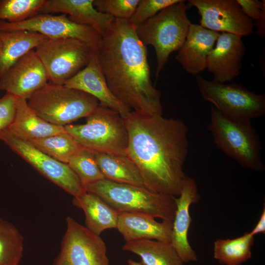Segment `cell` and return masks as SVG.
<instances>
[{
  "label": "cell",
  "mask_w": 265,
  "mask_h": 265,
  "mask_svg": "<svg viewBox=\"0 0 265 265\" xmlns=\"http://www.w3.org/2000/svg\"><path fill=\"white\" fill-rule=\"evenodd\" d=\"M129 134L127 156L138 168L144 186L156 193L179 196L186 175L188 127L181 120L132 111L124 118Z\"/></svg>",
  "instance_id": "6da1fadb"
},
{
  "label": "cell",
  "mask_w": 265,
  "mask_h": 265,
  "mask_svg": "<svg viewBox=\"0 0 265 265\" xmlns=\"http://www.w3.org/2000/svg\"><path fill=\"white\" fill-rule=\"evenodd\" d=\"M118 212H137L172 221L175 196L152 192L145 187L103 179L84 186Z\"/></svg>",
  "instance_id": "3957f363"
},
{
  "label": "cell",
  "mask_w": 265,
  "mask_h": 265,
  "mask_svg": "<svg viewBox=\"0 0 265 265\" xmlns=\"http://www.w3.org/2000/svg\"><path fill=\"white\" fill-rule=\"evenodd\" d=\"M254 241V236L250 232L233 239H217L213 257L222 265H240L251 258Z\"/></svg>",
  "instance_id": "484cf974"
},
{
  "label": "cell",
  "mask_w": 265,
  "mask_h": 265,
  "mask_svg": "<svg viewBox=\"0 0 265 265\" xmlns=\"http://www.w3.org/2000/svg\"><path fill=\"white\" fill-rule=\"evenodd\" d=\"M244 13L250 19L257 21L260 18L265 8V0H236Z\"/></svg>",
  "instance_id": "836d02e7"
},
{
  "label": "cell",
  "mask_w": 265,
  "mask_h": 265,
  "mask_svg": "<svg viewBox=\"0 0 265 265\" xmlns=\"http://www.w3.org/2000/svg\"><path fill=\"white\" fill-rule=\"evenodd\" d=\"M94 0H46L40 13H61L76 23L93 28L102 37L111 27L115 19L98 11Z\"/></svg>",
  "instance_id": "d6986e66"
},
{
  "label": "cell",
  "mask_w": 265,
  "mask_h": 265,
  "mask_svg": "<svg viewBox=\"0 0 265 265\" xmlns=\"http://www.w3.org/2000/svg\"><path fill=\"white\" fill-rule=\"evenodd\" d=\"M48 39L27 30L0 31V79L21 58Z\"/></svg>",
  "instance_id": "7402d4cb"
},
{
  "label": "cell",
  "mask_w": 265,
  "mask_h": 265,
  "mask_svg": "<svg viewBox=\"0 0 265 265\" xmlns=\"http://www.w3.org/2000/svg\"><path fill=\"white\" fill-rule=\"evenodd\" d=\"M254 236L258 234L265 233V206L264 205V209L260 217L259 220L253 229L250 232Z\"/></svg>",
  "instance_id": "e575fe53"
},
{
  "label": "cell",
  "mask_w": 265,
  "mask_h": 265,
  "mask_svg": "<svg viewBox=\"0 0 265 265\" xmlns=\"http://www.w3.org/2000/svg\"><path fill=\"white\" fill-rule=\"evenodd\" d=\"M220 33L191 23L183 45L175 57L188 74L197 76L207 68L208 55Z\"/></svg>",
  "instance_id": "ac0fdd59"
},
{
  "label": "cell",
  "mask_w": 265,
  "mask_h": 265,
  "mask_svg": "<svg viewBox=\"0 0 265 265\" xmlns=\"http://www.w3.org/2000/svg\"><path fill=\"white\" fill-rule=\"evenodd\" d=\"M72 203L83 211L85 227L94 234L100 236L104 231L116 228L119 212L96 194L86 191L74 197Z\"/></svg>",
  "instance_id": "603a6c76"
},
{
  "label": "cell",
  "mask_w": 265,
  "mask_h": 265,
  "mask_svg": "<svg viewBox=\"0 0 265 265\" xmlns=\"http://www.w3.org/2000/svg\"><path fill=\"white\" fill-rule=\"evenodd\" d=\"M182 0H139L129 21L138 26L153 17L162 9Z\"/></svg>",
  "instance_id": "1f68e13d"
},
{
  "label": "cell",
  "mask_w": 265,
  "mask_h": 265,
  "mask_svg": "<svg viewBox=\"0 0 265 265\" xmlns=\"http://www.w3.org/2000/svg\"><path fill=\"white\" fill-rule=\"evenodd\" d=\"M208 129L216 146L227 156L244 168L264 170L261 143L251 122L231 119L211 106Z\"/></svg>",
  "instance_id": "5b68a950"
},
{
  "label": "cell",
  "mask_w": 265,
  "mask_h": 265,
  "mask_svg": "<svg viewBox=\"0 0 265 265\" xmlns=\"http://www.w3.org/2000/svg\"><path fill=\"white\" fill-rule=\"evenodd\" d=\"M22 30L37 32L50 39H77L95 50H98L102 38L93 28L73 22L64 14L39 13L18 23L0 21V31Z\"/></svg>",
  "instance_id": "7c38bea8"
},
{
  "label": "cell",
  "mask_w": 265,
  "mask_h": 265,
  "mask_svg": "<svg viewBox=\"0 0 265 265\" xmlns=\"http://www.w3.org/2000/svg\"><path fill=\"white\" fill-rule=\"evenodd\" d=\"M127 264H128V265H145L141 262H136L131 259H128Z\"/></svg>",
  "instance_id": "8d00e7d4"
},
{
  "label": "cell",
  "mask_w": 265,
  "mask_h": 265,
  "mask_svg": "<svg viewBox=\"0 0 265 265\" xmlns=\"http://www.w3.org/2000/svg\"><path fill=\"white\" fill-rule=\"evenodd\" d=\"M94 153L97 163L105 179L144 187L138 168L128 156Z\"/></svg>",
  "instance_id": "cb8c5ba5"
},
{
  "label": "cell",
  "mask_w": 265,
  "mask_h": 265,
  "mask_svg": "<svg viewBox=\"0 0 265 265\" xmlns=\"http://www.w3.org/2000/svg\"><path fill=\"white\" fill-rule=\"evenodd\" d=\"M60 250L53 265H109L106 246L100 236L70 216Z\"/></svg>",
  "instance_id": "30bf717a"
},
{
  "label": "cell",
  "mask_w": 265,
  "mask_h": 265,
  "mask_svg": "<svg viewBox=\"0 0 265 265\" xmlns=\"http://www.w3.org/2000/svg\"><path fill=\"white\" fill-rule=\"evenodd\" d=\"M0 140L39 172L74 197H79L86 192L78 176L67 164L40 151L28 141L12 135L7 130L0 133Z\"/></svg>",
  "instance_id": "8fae6325"
},
{
  "label": "cell",
  "mask_w": 265,
  "mask_h": 265,
  "mask_svg": "<svg viewBox=\"0 0 265 265\" xmlns=\"http://www.w3.org/2000/svg\"><path fill=\"white\" fill-rule=\"evenodd\" d=\"M188 3L197 9L200 25L205 28L241 37L253 33L254 22L244 13L236 0H189Z\"/></svg>",
  "instance_id": "4fadbf2b"
},
{
  "label": "cell",
  "mask_w": 265,
  "mask_h": 265,
  "mask_svg": "<svg viewBox=\"0 0 265 265\" xmlns=\"http://www.w3.org/2000/svg\"><path fill=\"white\" fill-rule=\"evenodd\" d=\"M7 131L26 141L66 132L64 126L51 124L38 116L29 107L27 100L19 98L16 100L14 119Z\"/></svg>",
  "instance_id": "44dd1931"
},
{
  "label": "cell",
  "mask_w": 265,
  "mask_h": 265,
  "mask_svg": "<svg viewBox=\"0 0 265 265\" xmlns=\"http://www.w3.org/2000/svg\"><path fill=\"white\" fill-rule=\"evenodd\" d=\"M23 250L20 232L14 224L0 218V265H19Z\"/></svg>",
  "instance_id": "83f0119b"
},
{
  "label": "cell",
  "mask_w": 265,
  "mask_h": 265,
  "mask_svg": "<svg viewBox=\"0 0 265 265\" xmlns=\"http://www.w3.org/2000/svg\"><path fill=\"white\" fill-rule=\"evenodd\" d=\"M195 80L203 99L229 118L251 122L265 114L264 94H257L239 84L208 80L200 75Z\"/></svg>",
  "instance_id": "ba28073f"
},
{
  "label": "cell",
  "mask_w": 265,
  "mask_h": 265,
  "mask_svg": "<svg viewBox=\"0 0 265 265\" xmlns=\"http://www.w3.org/2000/svg\"><path fill=\"white\" fill-rule=\"evenodd\" d=\"M28 142L40 151L66 164L71 157L83 147L66 132Z\"/></svg>",
  "instance_id": "4316f807"
},
{
  "label": "cell",
  "mask_w": 265,
  "mask_h": 265,
  "mask_svg": "<svg viewBox=\"0 0 265 265\" xmlns=\"http://www.w3.org/2000/svg\"><path fill=\"white\" fill-rule=\"evenodd\" d=\"M253 25L256 27L257 34L262 38H264L265 37V8L263 9L259 19L253 22Z\"/></svg>",
  "instance_id": "d590c367"
},
{
  "label": "cell",
  "mask_w": 265,
  "mask_h": 265,
  "mask_svg": "<svg viewBox=\"0 0 265 265\" xmlns=\"http://www.w3.org/2000/svg\"><path fill=\"white\" fill-rule=\"evenodd\" d=\"M64 85L90 95L98 101L99 106L118 112L123 118L132 111L109 89L100 66L98 50L94 52L88 64Z\"/></svg>",
  "instance_id": "e0dca14e"
},
{
  "label": "cell",
  "mask_w": 265,
  "mask_h": 265,
  "mask_svg": "<svg viewBox=\"0 0 265 265\" xmlns=\"http://www.w3.org/2000/svg\"><path fill=\"white\" fill-rule=\"evenodd\" d=\"M0 48H1V41H0Z\"/></svg>",
  "instance_id": "74e56055"
},
{
  "label": "cell",
  "mask_w": 265,
  "mask_h": 265,
  "mask_svg": "<svg viewBox=\"0 0 265 265\" xmlns=\"http://www.w3.org/2000/svg\"><path fill=\"white\" fill-rule=\"evenodd\" d=\"M190 7L182 0L159 12L143 23L135 26L138 37L145 45L152 46L157 60V80L170 54L179 51L185 41L191 24L186 11Z\"/></svg>",
  "instance_id": "277c9868"
},
{
  "label": "cell",
  "mask_w": 265,
  "mask_h": 265,
  "mask_svg": "<svg viewBox=\"0 0 265 265\" xmlns=\"http://www.w3.org/2000/svg\"><path fill=\"white\" fill-rule=\"evenodd\" d=\"M124 251L132 252L141 259L145 265H183L171 242L153 239L126 242Z\"/></svg>",
  "instance_id": "d4e9b609"
},
{
  "label": "cell",
  "mask_w": 265,
  "mask_h": 265,
  "mask_svg": "<svg viewBox=\"0 0 265 265\" xmlns=\"http://www.w3.org/2000/svg\"><path fill=\"white\" fill-rule=\"evenodd\" d=\"M86 118L84 124L65 126L66 132L93 152L127 156L128 129L118 112L99 106Z\"/></svg>",
  "instance_id": "8992f818"
},
{
  "label": "cell",
  "mask_w": 265,
  "mask_h": 265,
  "mask_svg": "<svg viewBox=\"0 0 265 265\" xmlns=\"http://www.w3.org/2000/svg\"><path fill=\"white\" fill-rule=\"evenodd\" d=\"M50 81L46 69L32 50L17 61L0 79V90L27 100Z\"/></svg>",
  "instance_id": "5bb4252c"
},
{
  "label": "cell",
  "mask_w": 265,
  "mask_h": 265,
  "mask_svg": "<svg viewBox=\"0 0 265 265\" xmlns=\"http://www.w3.org/2000/svg\"><path fill=\"white\" fill-rule=\"evenodd\" d=\"M46 0H2L0 21L18 23L40 13Z\"/></svg>",
  "instance_id": "f546056e"
},
{
  "label": "cell",
  "mask_w": 265,
  "mask_h": 265,
  "mask_svg": "<svg viewBox=\"0 0 265 265\" xmlns=\"http://www.w3.org/2000/svg\"><path fill=\"white\" fill-rule=\"evenodd\" d=\"M246 48L241 37L222 32L208 56L207 69L213 76V81L225 83L240 73L241 62Z\"/></svg>",
  "instance_id": "9a60e30c"
},
{
  "label": "cell",
  "mask_w": 265,
  "mask_h": 265,
  "mask_svg": "<svg viewBox=\"0 0 265 265\" xmlns=\"http://www.w3.org/2000/svg\"><path fill=\"white\" fill-rule=\"evenodd\" d=\"M67 164L84 186L105 179L93 151L82 147L70 158Z\"/></svg>",
  "instance_id": "f1b7e54d"
},
{
  "label": "cell",
  "mask_w": 265,
  "mask_h": 265,
  "mask_svg": "<svg viewBox=\"0 0 265 265\" xmlns=\"http://www.w3.org/2000/svg\"><path fill=\"white\" fill-rule=\"evenodd\" d=\"M99 62L114 96L132 111L162 115L161 92L153 85L146 46L129 21L115 19L102 37Z\"/></svg>",
  "instance_id": "7a4b0ae2"
},
{
  "label": "cell",
  "mask_w": 265,
  "mask_h": 265,
  "mask_svg": "<svg viewBox=\"0 0 265 265\" xmlns=\"http://www.w3.org/2000/svg\"><path fill=\"white\" fill-rule=\"evenodd\" d=\"M155 217L137 212H119L116 229L126 242L153 239L171 242L172 221L159 222Z\"/></svg>",
  "instance_id": "ffe728a7"
},
{
  "label": "cell",
  "mask_w": 265,
  "mask_h": 265,
  "mask_svg": "<svg viewBox=\"0 0 265 265\" xmlns=\"http://www.w3.org/2000/svg\"><path fill=\"white\" fill-rule=\"evenodd\" d=\"M17 97L6 93L0 98V133L8 130L16 113Z\"/></svg>",
  "instance_id": "d6a6232c"
},
{
  "label": "cell",
  "mask_w": 265,
  "mask_h": 265,
  "mask_svg": "<svg viewBox=\"0 0 265 265\" xmlns=\"http://www.w3.org/2000/svg\"><path fill=\"white\" fill-rule=\"evenodd\" d=\"M139 0H94L93 5L99 12L115 19L129 21Z\"/></svg>",
  "instance_id": "4dcf8cb0"
},
{
  "label": "cell",
  "mask_w": 265,
  "mask_h": 265,
  "mask_svg": "<svg viewBox=\"0 0 265 265\" xmlns=\"http://www.w3.org/2000/svg\"><path fill=\"white\" fill-rule=\"evenodd\" d=\"M95 50L80 40L50 39L35 51L46 69L50 81L64 85L89 63Z\"/></svg>",
  "instance_id": "9c48e42d"
},
{
  "label": "cell",
  "mask_w": 265,
  "mask_h": 265,
  "mask_svg": "<svg viewBox=\"0 0 265 265\" xmlns=\"http://www.w3.org/2000/svg\"></svg>",
  "instance_id": "ab89813d"
},
{
  "label": "cell",
  "mask_w": 265,
  "mask_h": 265,
  "mask_svg": "<svg viewBox=\"0 0 265 265\" xmlns=\"http://www.w3.org/2000/svg\"></svg>",
  "instance_id": "f35d334b"
},
{
  "label": "cell",
  "mask_w": 265,
  "mask_h": 265,
  "mask_svg": "<svg viewBox=\"0 0 265 265\" xmlns=\"http://www.w3.org/2000/svg\"><path fill=\"white\" fill-rule=\"evenodd\" d=\"M27 100L38 116L62 126L86 117L99 106L98 101L87 93L50 81Z\"/></svg>",
  "instance_id": "52a82bcc"
},
{
  "label": "cell",
  "mask_w": 265,
  "mask_h": 265,
  "mask_svg": "<svg viewBox=\"0 0 265 265\" xmlns=\"http://www.w3.org/2000/svg\"><path fill=\"white\" fill-rule=\"evenodd\" d=\"M200 198L196 183L194 179L186 176L181 193L175 197L176 210L172 222L171 243L183 263L196 262V253L189 244L188 238L192 221L189 212L191 205Z\"/></svg>",
  "instance_id": "2e32d148"
}]
</instances>
